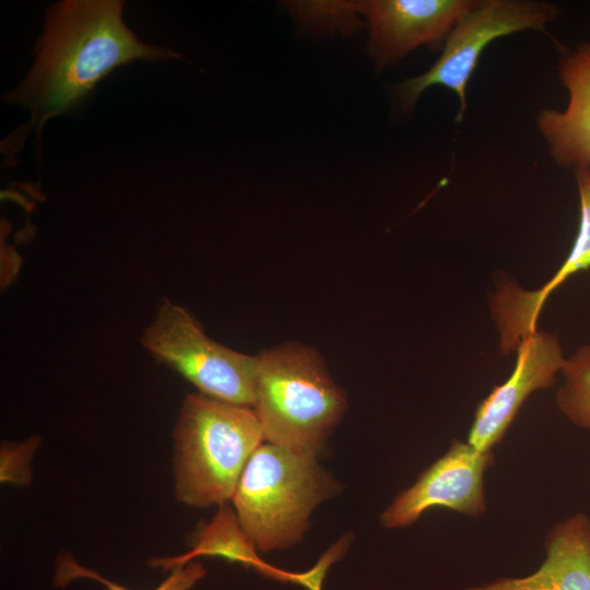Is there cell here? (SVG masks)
Here are the masks:
<instances>
[{
  "mask_svg": "<svg viewBox=\"0 0 590 590\" xmlns=\"http://www.w3.org/2000/svg\"><path fill=\"white\" fill-rule=\"evenodd\" d=\"M141 343L155 359L185 377L200 393L232 404L253 406L256 356L210 339L180 305L161 304Z\"/></svg>",
  "mask_w": 590,
  "mask_h": 590,
  "instance_id": "cell-5",
  "label": "cell"
},
{
  "mask_svg": "<svg viewBox=\"0 0 590 590\" xmlns=\"http://www.w3.org/2000/svg\"><path fill=\"white\" fill-rule=\"evenodd\" d=\"M546 557L526 577H500L464 590H590V518L575 514L545 538Z\"/></svg>",
  "mask_w": 590,
  "mask_h": 590,
  "instance_id": "cell-12",
  "label": "cell"
},
{
  "mask_svg": "<svg viewBox=\"0 0 590 590\" xmlns=\"http://www.w3.org/2000/svg\"><path fill=\"white\" fill-rule=\"evenodd\" d=\"M580 200V221L573 247L554 275L540 288L528 291L514 279L502 276L489 295V311L504 355L534 332L543 306L554 290L573 274L590 268V167L575 170Z\"/></svg>",
  "mask_w": 590,
  "mask_h": 590,
  "instance_id": "cell-10",
  "label": "cell"
},
{
  "mask_svg": "<svg viewBox=\"0 0 590 590\" xmlns=\"http://www.w3.org/2000/svg\"><path fill=\"white\" fill-rule=\"evenodd\" d=\"M516 353L508 379L476 408L467 441L480 451H492L502 441L528 397L555 384L566 358L559 338L540 330L523 338Z\"/></svg>",
  "mask_w": 590,
  "mask_h": 590,
  "instance_id": "cell-9",
  "label": "cell"
},
{
  "mask_svg": "<svg viewBox=\"0 0 590 590\" xmlns=\"http://www.w3.org/2000/svg\"><path fill=\"white\" fill-rule=\"evenodd\" d=\"M473 0H369L335 2L340 13L359 12L369 26L368 49L381 66L399 60L421 45L446 43Z\"/></svg>",
  "mask_w": 590,
  "mask_h": 590,
  "instance_id": "cell-8",
  "label": "cell"
},
{
  "mask_svg": "<svg viewBox=\"0 0 590 590\" xmlns=\"http://www.w3.org/2000/svg\"><path fill=\"white\" fill-rule=\"evenodd\" d=\"M560 373L564 381L555 394L558 410L574 425L590 429V344L566 357Z\"/></svg>",
  "mask_w": 590,
  "mask_h": 590,
  "instance_id": "cell-14",
  "label": "cell"
},
{
  "mask_svg": "<svg viewBox=\"0 0 590 590\" xmlns=\"http://www.w3.org/2000/svg\"><path fill=\"white\" fill-rule=\"evenodd\" d=\"M557 15V8L541 2L485 0L462 15L451 30L441 56L425 73L398 85L405 108L414 106L429 86L442 85L460 99L458 120L465 110V88L477 61L494 39L527 30L543 31Z\"/></svg>",
  "mask_w": 590,
  "mask_h": 590,
  "instance_id": "cell-6",
  "label": "cell"
},
{
  "mask_svg": "<svg viewBox=\"0 0 590 590\" xmlns=\"http://www.w3.org/2000/svg\"><path fill=\"white\" fill-rule=\"evenodd\" d=\"M37 447V437H32L21 444H3L1 447L2 482L28 483L31 480L30 461Z\"/></svg>",
  "mask_w": 590,
  "mask_h": 590,
  "instance_id": "cell-16",
  "label": "cell"
},
{
  "mask_svg": "<svg viewBox=\"0 0 590 590\" xmlns=\"http://www.w3.org/2000/svg\"><path fill=\"white\" fill-rule=\"evenodd\" d=\"M253 410L263 438L317 456L346 409L320 356L291 343L256 356Z\"/></svg>",
  "mask_w": 590,
  "mask_h": 590,
  "instance_id": "cell-3",
  "label": "cell"
},
{
  "mask_svg": "<svg viewBox=\"0 0 590 590\" xmlns=\"http://www.w3.org/2000/svg\"><path fill=\"white\" fill-rule=\"evenodd\" d=\"M123 1L64 0L46 12L30 72L3 97L30 111V120L4 139L7 163L55 116L83 104L96 84L135 60L179 58L175 51L137 38L122 19Z\"/></svg>",
  "mask_w": 590,
  "mask_h": 590,
  "instance_id": "cell-1",
  "label": "cell"
},
{
  "mask_svg": "<svg viewBox=\"0 0 590 590\" xmlns=\"http://www.w3.org/2000/svg\"><path fill=\"white\" fill-rule=\"evenodd\" d=\"M494 461L468 441L453 440L449 449L425 469L416 482L403 489L381 514L388 529L413 524L432 508H448L477 517L486 510L484 474Z\"/></svg>",
  "mask_w": 590,
  "mask_h": 590,
  "instance_id": "cell-7",
  "label": "cell"
},
{
  "mask_svg": "<svg viewBox=\"0 0 590 590\" xmlns=\"http://www.w3.org/2000/svg\"><path fill=\"white\" fill-rule=\"evenodd\" d=\"M206 574L205 568L199 562H188L182 566H177L170 570V574L153 590H191ZM85 577L103 583L108 590H128L125 587L109 581L95 571L81 567L74 562L63 560L58 575L66 583L70 579Z\"/></svg>",
  "mask_w": 590,
  "mask_h": 590,
  "instance_id": "cell-15",
  "label": "cell"
},
{
  "mask_svg": "<svg viewBox=\"0 0 590 590\" xmlns=\"http://www.w3.org/2000/svg\"><path fill=\"white\" fill-rule=\"evenodd\" d=\"M256 547L240 529L236 515L224 505L216 517L203 530L196 534L192 550L178 557L154 558L150 562L154 568L172 570L182 566L196 556H216L232 563H239L255 568L267 577L281 581H298V574H291L261 562L256 554Z\"/></svg>",
  "mask_w": 590,
  "mask_h": 590,
  "instance_id": "cell-13",
  "label": "cell"
},
{
  "mask_svg": "<svg viewBox=\"0 0 590 590\" xmlns=\"http://www.w3.org/2000/svg\"><path fill=\"white\" fill-rule=\"evenodd\" d=\"M559 78L569 93L564 111L541 109L538 127L556 163L574 170L590 167V43L566 51Z\"/></svg>",
  "mask_w": 590,
  "mask_h": 590,
  "instance_id": "cell-11",
  "label": "cell"
},
{
  "mask_svg": "<svg viewBox=\"0 0 590 590\" xmlns=\"http://www.w3.org/2000/svg\"><path fill=\"white\" fill-rule=\"evenodd\" d=\"M337 489L315 455L267 442L248 460L232 502L249 541L270 552L300 541L311 511Z\"/></svg>",
  "mask_w": 590,
  "mask_h": 590,
  "instance_id": "cell-4",
  "label": "cell"
},
{
  "mask_svg": "<svg viewBox=\"0 0 590 590\" xmlns=\"http://www.w3.org/2000/svg\"><path fill=\"white\" fill-rule=\"evenodd\" d=\"M263 439L250 406L187 394L174 429L177 499L198 508L224 505Z\"/></svg>",
  "mask_w": 590,
  "mask_h": 590,
  "instance_id": "cell-2",
  "label": "cell"
}]
</instances>
